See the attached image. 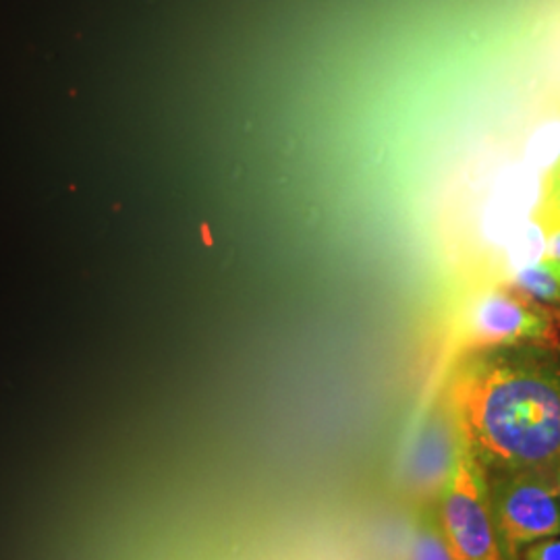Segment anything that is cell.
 Instances as JSON below:
<instances>
[{
	"mask_svg": "<svg viewBox=\"0 0 560 560\" xmlns=\"http://www.w3.org/2000/svg\"><path fill=\"white\" fill-rule=\"evenodd\" d=\"M544 237L560 233V175L548 171L541 179L540 198L532 214Z\"/></svg>",
	"mask_w": 560,
	"mask_h": 560,
	"instance_id": "7",
	"label": "cell"
},
{
	"mask_svg": "<svg viewBox=\"0 0 560 560\" xmlns=\"http://www.w3.org/2000/svg\"><path fill=\"white\" fill-rule=\"evenodd\" d=\"M513 287L540 303L559 305L560 260L544 254L540 260L521 268L520 272L513 277Z\"/></svg>",
	"mask_w": 560,
	"mask_h": 560,
	"instance_id": "5",
	"label": "cell"
},
{
	"mask_svg": "<svg viewBox=\"0 0 560 560\" xmlns=\"http://www.w3.org/2000/svg\"><path fill=\"white\" fill-rule=\"evenodd\" d=\"M546 240V256H550V258H557L560 260V233H555V235H548V237H544Z\"/></svg>",
	"mask_w": 560,
	"mask_h": 560,
	"instance_id": "9",
	"label": "cell"
},
{
	"mask_svg": "<svg viewBox=\"0 0 560 560\" xmlns=\"http://www.w3.org/2000/svg\"><path fill=\"white\" fill-rule=\"evenodd\" d=\"M521 560H560V536L532 544L525 548Z\"/></svg>",
	"mask_w": 560,
	"mask_h": 560,
	"instance_id": "8",
	"label": "cell"
},
{
	"mask_svg": "<svg viewBox=\"0 0 560 560\" xmlns=\"http://www.w3.org/2000/svg\"><path fill=\"white\" fill-rule=\"evenodd\" d=\"M557 340L559 324L550 307L513 284L483 293L467 320V349L559 345Z\"/></svg>",
	"mask_w": 560,
	"mask_h": 560,
	"instance_id": "4",
	"label": "cell"
},
{
	"mask_svg": "<svg viewBox=\"0 0 560 560\" xmlns=\"http://www.w3.org/2000/svg\"><path fill=\"white\" fill-rule=\"evenodd\" d=\"M486 483L504 560H521L532 544L560 536L557 469H497L486 471Z\"/></svg>",
	"mask_w": 560,
	"mask_h": 560,
	"instance_id": "2",
	"label": "cell"
},
{
	"mask_svg": "<svg viewBox=\"0 0 560 560\" xmlns=\"http://www.w3.org/2000/svg\"><path fill=\"white\" fill-rule=\"evenodd\" d=\"M557 483H559V497H560V463L557 465Z\"/></svg>",
	"mask_w": 560,
	"mask_h": 560,
	"instance_id": "11",
	"label": "cell"
},
{
	"mask_svg": "<svg viewBox=\"0 0 560 560\" xmlns=\"http://www.w3.org/2000/svg\"><path fill=\"white\" fill-rule=\"evenodd\" d=\"M442 407L483 471L560 463V347L469 349L444 384Z\"/></svg>",
	"mask_w": 560,
	"mask_h": 560,
	"instance_id": "1",
	"label": "cell"
},
{
	"mask_svg": "<svg viewBox=\"0 0 560 560\" xmlns=\"http://www.w3.org/2000/svg\"><path fill=\"white\" fill-rule=\"evenodd\" d=\"M436 509L455 560H504L490 513L486 471L459 439Z\"/></svg>",
	"mask_w": 560,
	"mask_h": 560,
	"instance_id": "3",
	"label": "cell"
},
{
	"mask_svg": "<svg viewBox=\"0 0 560 560\" xmlns=\"http://www.w3.org/2000/svg\"><path fill=\"white\" fill-rule=\"evenodd\" d=\"M550 171H552V173H557V175H560V156H559V161L555 162V164H552V168H550Z\"/></svg>",
	"mask_w": 560,
	"mask_h": 560,
	"instance_id": "10",
	"label": "cell"
},
{
	"mask_svg": "<svg viewBox=\"0 0 560 560\" xmlns=\"http://www.w3.org/2000/svg\"><path fill=\"white\" fill-rule=\"evenodd\" d=\"M409 560H455L453 550L442 532L439 509H425L416 523L411 546H409Z\"/></svg>",
	"mask_w": 560,
	"mask_h": 560,
	"instance_id": "6",
	"label": "cell"
}]
</instances>
